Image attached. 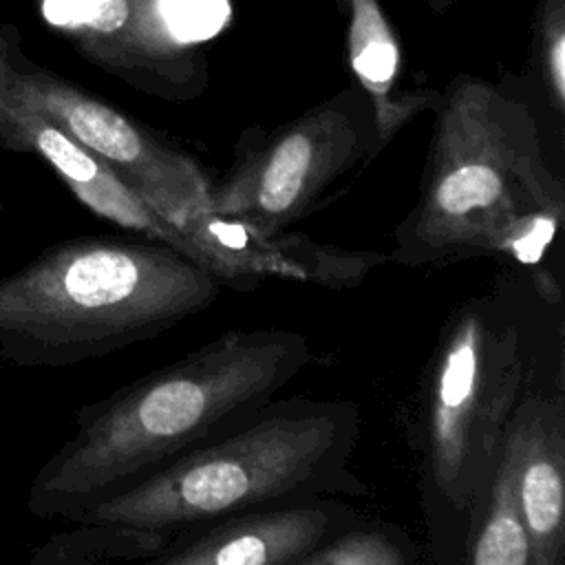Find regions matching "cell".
<instances>
[{
  "label": "cell",
  "instance_id": "3",
  "mask_svg": "<svg viewBox=\"0 0 565 565\" xmlns=\"http://www.w3.org/2000/svg\"><path fill=\"white\" fill-rule=\"evenodd\" d=\"M221 287L146 236L68 238L0 278V358L31 369L104 358L201 313Z\"/></svg>",
  "mask_w": 565,
  "mask_h": 565
},
{
  "label": "cell",
  "instance_id": "17",
  "mask_svg": "<svg viewBox=\"0 0 565 565\" xmlns=\"http://www.w3.org/2000/svg\"><path fill=\"white\" fill-rule=\"evenodd\" d=\"M419 2H422L424 7H428L433 13L441 15V13H446L448 9H452L457 0H419Z\"/></svg>",
  "mask_w": 565,
  "mask_h": 565
},
{
  "label": "cell",
  "instance_id": "2",
  "mask_svg": "<svg viewBox=\"0 0 565 565\" xmlns=\"http://www.w3.org/2000/svg\"><path fill=\"white\" fill-rule=\"evenodd\" d=\"M419 194L388 260L444 267L508 256L539 274L565 212L532 106L503 84L455 75L439 93Z\"/></svg>",
  "mask_w": 565,
  "mask_h": 565
},
{
  "label": "cell",
  "instance_id": "10",
  "mask_svg": "<svg viewBox=\"0 0 565 565\" xmlns=\"http://www.w3.org/2000/svg\"><path fill=\"white\" fill-rule=\"evenodd\" d=\"M0 146L42 159L71 194L93 214L159 243H172L177 230L102 159L71 139L42 113L0 88Z\"/></svg>",
  "mask_w": 565,
  "mask_h": 565
},
{
  "label": "cell",
  "instance_id": "9",
  "mask_svg": "<svg viewBox=\"0 0 565 565\" xmlns=\"http://www.w3.org/2000/svg\"><path fill=\"white\" fill-rule=\"evenodd\" d=\"M362 514L335 497L269 503L172 532L152 565H300Z\"/></svg>",
  "mask_w": 565,
  "mask_h": 565
},
{
  "label": "cell",
  "instance_id": "16",
  "mask_svg": "<svg viewBox=\"0 0 565 565\" xmlns=\"http://www.w3.org/2000/svg\"><path fill=\"white\" fill-rule=\"evenodd\" d=\"M534 62L552 108L565 110V0H536L532 15Z\"/></svg>",
  "mask_w": 565,
  "mask_h": 565
},
{
  "label": "cell",
  "instance_id": "6",
  "mask_svg": "<svg viewBox=\"0 0 565 565\" xmlns=\"http://www.w3.org/2000/svg\"><path fill=\"white\" fill-rule=\"evenodd\" d=\"M373 104L353 82L276 128H245L230 168L210 181L212 212L263 236L289 232L380 154Z\"/></svg>",
  "mask_w": 565,
  "mask_h": 565
},
{
  "label": "cell",
  "instance_id": "5",
  "mask_svg": "<svg viewBox=\"0 0 565 565\" xmlns=\"http://www.w3.org/2000/svg\"><path fill=\"white\" fill-rule=\"evenodd\" d=\"M523 391L516 322L492 298L446 320L419 404L422 503L437 558H461L501 459Z\"/></svg>",
  "mask_w": 565,
  "mask_h": 565
},
{
  "label": "cell",
  "instance_id": "12",
  "mask_svg": "<svg viewBox=\"0 0 565 565\" xmlns=\"http://www.w3.org/2000/svg\"><path fill=\"white\" fill-rule=\"evenodd\" d=\"M347 15V60L353 82L373 104L380 148L422 110H433L439 90H402V53L380 0H340Z\"/></svg>",
  "mask_w": 565,
  "mask_h": 565
},
{
  "label": "cell",
  "instance_id": "11",
  "mask_svg": "<svg viewBox=\"0 0 565 565\" xmlns=\"http://www.w3.org/2000/svg\"><path fill=\"white\" fill-rule=\"evenodd\" d=\"M521 514L532 541V565L565 561V404L561 395L519 399L503 439Z\"/></svg>",
  "mask_w": 565,
  "mask_h": 565
},
{
  "label": "cell",
  "instance_id": "15",
  "mask_svg": "<svg viewBox=\"0 0 565 565\" xmlns=\"http://www.w3.org/2000/svg\"><path fill=\"white\" fill-rule=\"evenodd\" d=\"M419 552L397 525L360 516L311 554L300 565H413Z\"/></svg>",
  "mask_w": 565,
  "mask_h": 565
},
{
  "label": "cell",
  "instance_id": "8",
  "mask_svg": "<svg viewBox=\"0 0 565 565\" xmlns=\"http://www.w3.org/2000/svg\"><path fill=\"white\" fill-rule=\"evenodd\" d=\"M57 24L135 88L190 102L210 82L203 44L230 20V0H51Z\"/></svg>",
  "mask_w": 565,
  "mask_h": 565
},
{
  "label": "cell",
  "instance_id": "14",
  "mask_svg": "<svg viewBox=\"0 0 565 565\" xmlns=\"http://www.w3.org/2000/svg\"><path fill=\"white\" fill-rule=\"evenodd\" d=\"M463 561L470 565H532V541L503 450Z\"/></svg>",
  "mask_w": 565,
  "mask_h": 565
},
{
  "label": "cell",
  "instance_id": "1",
  "mask_svg": "<svg viewBox=\"0 0 565 565\" xmlns=\"http://www.w3.org/2000/svg\"><path fill=\"white\" fill-rule=\"evenodd\" d=\"M309 360V340L300 331L230 329L82 406L75 433L33 477L29 512L79 519L95 503L247 422Z\"/></svg>",
  "mask_w": 565,
  "mask_h": 565
},
{
  "label": "cell",
  "instance_id": "4",
  "mask_svg": "<svg viewBox=\"0 0 565 565\" xmlns=\"http://www.w3.org/2000/svg\"><path fill=\"white\" fill-rule=\"evenodd\" d=\"M360 441L351 399L267 402L227 435L188 452L79 519L177 532L258 505L353 494L366 486L349 470Z\"/></svg>",
  "mask_w": 565,
  "mask_h": 565
},
{
  "label": "cell",
  "instance_id": "7",
  "mask_svg": "<svg viewBox=\"0 0 565 565\" xmlns=\"http://www.w3.org/2000/svg\"><path fill=\"white\" fill-rule=\"evenodd\" d=\"M0 88L42 113L71 139L102 159L166 221L188 236L207 267L201 245L207 225L216 218L210 205L212 177L194 157L170 146L124 110L53 73L35 68L15 71L7 62H0Z\"/></svg>",
  "mask_w": 565,
  "mask_h": 565
},
{
  "label": "cell",
  "instance_id": "13",
  "mask_svg": "<svg viewBox=\"0 0 565 565\" xmlns=\"http://www.w3.org/2000/svg\"><path fill=\"white\" fill-rule=\"evenodd\" d=\"M57 532L31 556V565H108L150 563L170 541L172 532L128 523H75Z\"/></svg>",
  "mask_w": 565,
  "mask_h": 565
}]
</instances>
